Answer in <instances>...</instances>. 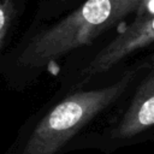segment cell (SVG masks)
Returning <instances> with one entry per match:
<instances>
[{"instance_id": "cell-5", "label": "cell", "mask_w": 154, "mask_h": 154, "mask_svg": "<svg viewBox=\"0 0 154 154\" xmlns=\"http://www.w3.org/2000/svg\"><path fill=\"white\" fill-rule=\"evenodd\" d=\"M16 11V0H0V48L12 25Z\"/></svg>"}, {"instance_id": "cell-1", "label": "cell", "mask_w": 154, "mask_h": 154, "mask_svg": "<svg viewBox=\"0 0 154 154\" xmlns=\"http://www.w3.org/2000/svg\"><path fill=\"white\" fill-rule=\"evenodd\" d=\"M141 0H85L67 16L36 34L18 64L42 67L83 46L134 13Z\"/></svg>"}, {"instance_id": "cell-3", "label": "cell", "mask_w": 154, "mask_h": 154, "mask_svg": "<svg viewBox=\"0 0 154 154\" xmlns=\"http://www.w3.org/2000/svg\"><path fill=\"white\" fill-rule=\"evenodd\" d=\"M154 43V14L132 23L100 49L79 71L75 87L85 84L90 78L107 72L126 57Z\"/></svg>"}, {"instance_id": "cell-6", "label": "cell", "mask_w": 154, "mask_h": 154, "mask_svg": "<svg viewBox=\"0 0 154 154\" xmlns=\"http://www.w3.org/2000/svg\"><path fill=\"white\" fill-rule=\"evenodd\" d=\"M135 18L134 20L143 19L154 14V0H141L136 11L134 12Z\"/></svg>"}, {"instance_id": "cell-4", "label": "cell", "mask_w": 154, "mask_h": 154, "mask_svg": "<svg viewBox=\"0 0 154 154\" xmlns=\"http://www.w3.org/2000/svg\"><path fill=\"white\" fill-rule=\"evenodd\" d=\"M154 126V66L138 84L130 105L111 130L113 140H128Z\"/></svg>"}, {"instance_id": "cell-2", "label": "cell", "mask_w": 154, "mask_h": 154, "mask_svg": "<svg viewBox=\"0 0 154 154\" xmlns=\"http://www.w3.org/2000/svg\"><path fill=\"white\" fill-rule=\"evenodd\" d=\"M138 69L114 83L71 94L57 103L34 128L22 154H55L97 114L113 105L132 83Z\"/></svg>"}]
</instances>
